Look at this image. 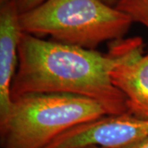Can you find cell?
I'll list each match as a JSON object with an SVG mask.
<instances>
[{
    "instance_id": "6",
    "label": "cell",
    "mask_w": 148,
    "mask_h": 148,
    "mask_svg": "<svg viewBox=\"0 0 148 148\" xmlns=\"http://www.w3.org/2000/svg\"><path fill=\"white\" fill-rule=\"evenodd\" d=\"M22 30L16 0L1 3L0 8V117L11 104V86L18 66V49Z\"/></svg>"
},
{
    "instance_id": "4",
    "label": "cell",
    "mask_w": 148,
    "mask_h": 148,
    "mask_svg": "<svg viewBox=\"0 0 148 148\" xmlns=\"http://www.w3.org/2000/svg\"><path fill=\"white\" fill-rule=\"evenodd\" d=\"M147 138L148 120L127 112L77 125L60 135L47 148H123Z\"/></svg>"
},
{
    "instance_id": "3",
    "label": "cell",
    "mask_w": 148,
    "mask_h": 148,
    "mask_svg": "<svg viewBox=\"0 0 148 148\" xmlns=\"http://www.w3.org/2000/svg\"><path fill=\"white\" fill-rule=\"evenodd\" d=\"M132 22L127 14L101 0H46L20 14L23 32L91 50L122 39Z\"/></svg>"
},
{
    "instance_id": "12",
    "label": "cell",
    "mask_w": 148,
    "mask_h": 148,
    "mask_svg": "<svg viewBox=\"0 0 148 148\" xmlns=\"http://www.w3.org/2000/svg\"><path fill=\"white\" fill-rule=\"evenodd\" d=\"M5 1H8V0H1V3H3V2H5Z\"/></svg>"
},
{
    "instance_id": "2",
    "label": "cell",
    "mask_w": 148,
    "mask_h": 148,
    "mask_svg": "<svg viewBox=\"0 0 148 148\" xmlns=\"http://www.w3.org/2000/svg\"><path fill=\"white\" fill-rule=\"evenodd\" d=\"M105 115L99 103L81 95H21L0 117L1 148H47L69 129Z\"/></svg>"
},
{
    "instance_id": "5",
    "label": "cell",
    "mask_w": 148,
    "mask_h": 148,
    "mask_svg": "<svg viewBox=\"0 0 148 148\" xmlns=\"http://www.w3.org/2000/svg\"><path fill=\"white\" fill-rule=\"evenodd\" d=\"M110 49L117 58L111 81L125 96L127 112L148 120V51L144 53L143 39L122 38L112 41Z\"/></svg>"
},
{
    "instance_id": "8",
    "label": "cell",
    "mask_w": 148,
    "mask_h": 148,
    "mask_svg": "<svg viewBox=\"0 0 148 148\" xmlns=\"http://www.w3.org/2000/svg\"><path fill=\"white\" fill-rule=\"evenodd\" d=\"M46 0H16V6L20 14L32 10L40 6Z\"/></svg>"
},
{
    "instance_id": "10",
    "label": "cell",
    "mask_w": 148,
    "mask_h": 148,
    "mask_svg": "<svg viewBox=\"0 0 148 148\" xmlns=\"http://www.w3.org/2000/svg\"><path fill=\"white\" fill-rule=\"evenodd\" d=\"M101 1H102L103 3H106L107 5L113 7L114 5H116V3H118L119 0H101Z\"/></svg>"
},
{
    "instance_id": "11",
    "label": "cell",
    "mask_w": 148,
    "mask_h": 148,
    "mask_svg": "<svg viewBox=\"0 0 148 148\" xmlns=\"http://www.w3.org/2000/svg\"><path fill=\"white\" fill-rule=\"evenodd\" d=\"M79 148H102L100 147H95V146H89V147H79Z\"/></svg>"
},
{
    "instance_id": "7",
    "label": "cell",
    "mask_w": 148,
    "mask_h": 148,
    "mask_svg": "<svg viewBox=\"0 0 148 148\" xmlns=\"http://www.w3.org/2000/svg\"><path fill=\"white\" fill-rule=\"evenodd\" d=\"M115 8L148 29V0H119Z\"/></svg>"
},
{
    "instance_id": "1",
    "label": "cell",
    "mask_w": 148,
    "mask_h": 148,
    "mask_svg": "<svg viewBox=\"0 0 148 148\" xmlns=\"http://www.w3.org/2000/svg\"><path fill=\"white\" fill-rule=\"evenodd\" d=\"M116 60L110 49L101 53L23 32L11 98L28 94H71L96 101L108 115L125 114L126 98L110 78Z\"/></svg>"
},
{
    "instance_id": "9",
    "label": "cell",
    "mask_w": 148,
    "mask_h": 148,
    "mask_svg": "<svg viewBox=\"0 0 148 148\" xmlns=\"http://www.w3.org/2000/svg\"><path fill=\"white\" fill-rule=\"evenodd\" d=\"M123 148H148V138L141 141H138L137 143H132L131 145H128L127 147H124Z\"/></svg>"
}]
</instances>
